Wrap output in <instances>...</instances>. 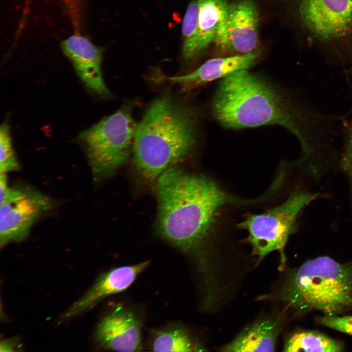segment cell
<instances>
[{
    "label": "cell",
    "instance_id": "9a60e30c",
    "mask_svg": "<svg viewBox=\"0 0 352 352\" xmlns=\"http://www.w3.org/2000/svg\"><path fill=\"white\" fill-rule=\"evenodd\" d=\"M283 327L282 317L263 318L244 328L223 347L226 352H273Z\"/></svg>",
    "mask_w": 352,
    "mask_h": 352
},
{
    "label": "cell",
    "instance_id": "5bb4252c",
    "mask_svg": "<svg viewBox=\"0 0 352 352\" xmlns=\"http://www.w3.org/2000/svg\"><path fill=\"white\" fill-rule=\"evenodd\" d=\"M200 9L197 34L190 45L182 51L184 58L198 56L223 32L228 16L226 0H199Z\"/></svg>",
    "mask_w": 352,
    "mask_h": 352
},
{
    "label": "cell",
    "instance_id": "8fae6325",
    "mask_svg": "<svg viewBox=\"0 0 352 352\" xmlns=\"http://www.w3.org/2000/svg\"><path fill=\"white\" fill-rule=\"evenodd\" d=\"M95 338L106 350L129 352L140 351L142 348L140 322L132 311L122 306L100 321Z\"/></svg>",
    "mask_w": 352,
    "mask_h": 352
},
{
    "label": "cell",
    "instance_id": "52a82bcc",
    "mask_svg": "<svg viewBox=\"0 0 352 352\" xmlns=\"http://www.w3.org/2000/svg\"><path fill=\"white\" fill-rule=\"evenodd\" d=\"M52 206L51 200L29 188L10 187L0 201V243L25 239L36 220Z\"/></svg>",
    "mask_w": 352,
    "mask_h": 352
},
{
    "label": "cell",
    "instance_id": "7402d4cb",
    "mask_svg": "<svg viewBox=\"0 0 352 352\" xmlns=\"http://www.w3.org/2000/svg\"><path fill=\"white\" fill-rule=\"evenodd\" d=\"M16 347V344L14 341L6 340L0 343V352L14 351Z\"/></svg>",
    "mask_w": 352,
    "mask_h": 352
},
{
    "label": "cell",
    "instance_id": "7c38bea8",
    "mask_svg": "<svg viewBox=\"0 0 352 352\" xmlns=\"http://www.w3.org/2000/svg\"><path fill=\"white\" fill-rule=\"evenodd\" d=\"M149 261L124 265L101 274L90 289L73 304L62 316L67 319L93 308L105 298L128 288L149 265Z\"/></svg>",
    "mask_w": 352,
    "mask_h": 352
},
{
    "label": "cell",
    "instance_id": "ba28073f",
    "mask_svg": "<svg viewBox=\"0 0 352 352\" xmlns=\"http://www.w3.org/2000/svg\"><path fill=\"white\" fill-rule=\"evenodd\" d=\"M298 7L303 24L319 40L343 37L352 28V0H299Z\"/></svg>",
    "mask_w": 352,
    "mask_h": 352
},
{
    "label": "cell",
    "instance_id": "8992f818",
    "mask_svg": "<svg viewBox=\"0 0 352 352\" xmlns=\"http://www.w3.org/2000/svg\"><path fill=\"white\" fill-rule=\"evenodd\" d=\"M318 193L296 192L282 203L259 214L247 215L238 226L247 232L252 254L259 261L277 251L284 264L285 247L296 230L297 219L304 208L318 198Z\"/></svg>",
    "mask_w": 352,
    "mask_h": 352
},
{
    "label": "cell",
    "instance_id": "4fadbf2b",
    "mask_svg": "<svg viewBox=\"0 0 352 352\" xmlns=\"http://www.w3.org/2000/svg\"><path fill=\"white\" fill-rule=\"evenodd\" d=\"M261 53V50L258 49L243 55L215 58L207 61L188 74L167 77L165 79L192 89L214 80L222 79L237 70L249 69L258 62Z\"/></svg>",
    "mask_w": 352,
    "mask_h": 352
},
{
    "label": "cell",
    "instance_id": "7a4b0ae2",
    "mask_svg": "<svg viewBox=\"0 0 352 352\" xmlns=\"http://www.w3.org/2000/svg\"><path fill=\"white\" fill-rule=\"evenodd\" d=\"M211 107L214 118L224 127L240 130L280 126L296 137L305 158L318 150L319 129L325 118L248 69L221 79Z\"/></svg>",
    "mask_w": 352,
    "mask_h": 352
},
{
    "label": "cell",
    "instance_id": "ac0fdd59",
    "mask_svg": "<svg viewBox=\"0 0 352 352\" xmlns=\"http://www.w3.org/2000/svg\"><path fill=\"white\" fill-rule=\"evenodd\" d=\"M0 172L6 173L19 169V164L14 152L10 128L7 121L0 128Z\"/></svg>",
    "mask_w": 352,
    "mask_h": 352
},
{
    "label": "cell",
    "instance_id": "5b68a950",
    "mask_svg": "<svg viewBox=\"0 0 352 352\" xmlns=\"http://www.w3.org/2000/svg\"><path fill=\"white\" fill-rule=\"evenodd\" d=\"M137 125L128 110L120 109L79 134L94 176H107L127 161Z\"/></svg>",
    "mask_w": 352,
    "mask_h": 352
},
{
    "label": "cell",
    "instance_id": "9c48e42d",
    "mask_svg": "<svg viewBox=\"0 0 352 352\" xmlns=\"http://www.w3.org/2000/svg\"><path fill=\"white\" fill-rule=\"evenodd\" d=\"M259 21L257 7L253 0H238L228 4L224 30L215 42L218 51L227 56L258 50Z\"/></svg>",
    "mask_w": 352,
    "mask_h": 352
},
{
    "label": "cell",
    "instance_id": "6da1fadb",
    "mask_svg": "<svg viewBox=\"0 0 352 352\" xmlns=\"http://www.w3.org/2000/svg\"><path fill=\"white\" fill-rule=\"evenodd\" d=\"M156 184L159 234L191 257L203 287L215 286L220 279L221 263L214 257L209 243L217 213L225 205L250 201L228 194L206 176L173 167Z\"/></svg>",
    "mask_w": 352,
    "mask_h": 352
},
{
    "label": "cell",
    "instance_id": "3957f363",
    "mask_svg": "<svg viewBox=\"0 0 352 352\" xmlns=\"http://www.w3.org/2000/svg\"><path fill=\"white\" fill-rule=\"evenodd\" d=\"M196 116L190 109L163 96L155 100L138 124L132 150L133 165L149 183L191 151L197 139Z\"/></svg>",
    "mask_w": 352,
    "mask_h": 352
},
{
    "label": "cell",
    "instance_id": "30bf717a",
    "mask_svg": "<svg viewBox=\"0 0 352 352\" xmlns=\"http://www.w3.org/2000/svg\"><path fill=\"white\" fill-rule=\"evenodd\" d=\"M60 45L87 89L99 96L108 95L101 69L104 48L83 33L75 32L61 40Z\"/></svg>",
    "mask_w": 352,
    "mask_h": 352
},
{
    "label": "cell",
    "instance_id": "2e32d148",
    "mask_svg": "<svg viewBox=\"0 0 352 352\" xmlns=\"http://www.w3.org/2000/svg\"><path fill=\"white\" fill-rule=\"evenodd\" d=\"M151 348L154 352H201V344L188 331L178 326L168 327L154 332L151 341Z\"/></svg>",
    "mask_w": 352,
    "mask_h": 352
},
{
    "label": "cell",
    "instance_id": "e0dca14e",
    "mask_svg": "<svg viewBox=\"0 0 352 352\" xmlns=\"http://www.w3.org/2000/svg\"><path fill=\"white\" fill-rule=\"evenodd\" d=\"M344 349L342 342L313 331L293 334L286 341L284 347L285 352H338Z\"/></svg>",
    "mask_w": 352,
    "mask_h": 352
},
{
    "label": "cell",
    "instance_id": "d6986e66",
    "mask_svg": "<svg viewBox=\"0 0 352 352\" xmlns=\"http://www.w3.org/2000/svg\"><path fill=\"white\" fill-rule=\"evenodd\" d=\"M199 9V0H191L186 11L182 25L184 40L182 51L189 47L197 34Z\"/></svg>",
    "mask_w": 352,
    "mask_h": 352
},
{
    "label": "cell",
    "instance_id": "277c9868",
    "mask_svg": "<svg viewBox=\"0 0 352 352\" xmlns=\"http://www.w3.org/2000/svg\"><path fill=\"white\" fill-rule=\"evenodd\" d=\"M272 298L297 314L312 311L338 316L352 310V261L327 256L308 261L290 273Z\"/></svg>",
    "mask_w": 352,
    "mask_h": 352
},
{
    "label": "cell",
    "instance_id": "ffe728a7",
    "mask_svg": "<svg viewBox=\"0 0 352 352\" xmlns=\"http://www.w3.org/2000/svg\"><path fill=\"white\" fill-rule=\"evenodd\" d=\"M317 321L322 326L352 336V315H323Z\"/></svg>",
    "mask_w": 352,
    "mask_h": 352
},
{
    "label": "cell",
    "instance_id": "44dd1931",
    "mask_svg": "<svg viewBox=\"0 0 352 352\" xmlns=\"http://www.w3.org/2000/svg\"><path fill=\"white\" fill-rule=\"evenodd\" d=\"M341 164L350 180L352 197V121L348 131V136L342 154Z\"/></svg>",
    "mask_w": 352,
    "mask_h": 352
}]
</instances>
